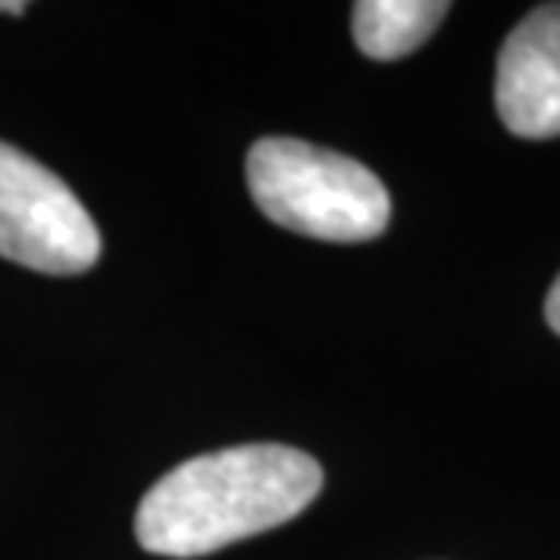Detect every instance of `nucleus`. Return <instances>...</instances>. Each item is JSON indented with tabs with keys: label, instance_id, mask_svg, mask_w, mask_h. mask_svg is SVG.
Wrapping results in <instances>:
<instances>
[{
	"label": "nucleus",
	"instance_id": "nucleus-7",
	"mask_svg": "<svg viewBox=\"0 0 560 560\" xmlns=\"http://www.w3.org/2000/svg\"><path fill=\"white\" fill-rule=\"evenodd\" d=\"M0 11H8V15H22V11H26V4H22V0H0Z\"/></svg>",
	"mask_w": 560,
	"mask_h": 560
},
{
	"label": "nucleus",
	"instance_id": "nucleus-1",
	"mask_svg": "<svg viewBox=\"0 0 560 560\" xmlns=\"http://www.w3.org/2000/svg\"><path fill=\"white\" fill-rule=\"evenodd\" d=\"M320 488V463L299 447H222L175 466L145 491L136 535L156 557H205L295 521Z\"/></svg>",
	"mask_w": 560,
	"mask_h": 560
},
{
	"label": "nucleus",
	"instance_id": "nucleus-6",
	"mask_svg": "<svg viewBox=\"0 0 560 560\" xmlns=\"http://www.w3.org/2000/svg\"><path fill=\"white\" fill-rule=\"evenodd\" d=\"M546 324L560 335V277L553 280L550 295H546Z\"/></svg>",
	"mask_w": 560,
	"mask_h": 560
},
{
	"label": "nucleus",
	"instance_id": "nucleus-5",
	"mask_svg": "<svg viewBox=\"0 0 560 560\" xmlns=\"http://www.w3.org/2000/svg\"><path fill=\"white\" fill-rule=\"evenodd\" d=\"M444 15V0H361L353 4V40L368 59H405L433 37Z\"/></svg>",
	"mask_w": 560,
	"mask_h": 560
},
{
	"label": "nucleus",
	"instance_id": "nucleus-2",
	"mask_svg": "<svg viewBox=\"0 0 560 560\" xmlns=\"http://www.w3.org/2000/svg\"><path fill=\"white\" fill-rule=\"evenodd\" d=\"M248 189L266 219L313 241L364 244L389 226L383 178L353 156L302 139L255 142Z\"/></svg>",
	"mask_w": 560,
	"mask_h": 560
},
{
	"label": "nucleus",
	"instance_id": "nucleus-3",
	"mask_svg": "<svg viewBox=\"0 0 560 560\" xmlns=\"http://www.w3.org/2000/svg\"><path fill=\"white\" fill-rule=\"evenodd\" d=\"M103 252L77 194L51 167L0 142V255L26 270L73 277Z\"/></svg>",
	"mask_w": 560,
	"mask_h": 560
},
{
	"label": "nucleus",
	"instance_id": "nucleus-4",
	"mask_svg": "<svg viewBox=\"0 0 560 560\" xmlns=\"http://www.w3.org/2000/svg\"><path fill=\"white\" fill-rule=\"evenodd\" d=\"M495 109L517 139L560 136V4L535 8L502 44Z\"/></svg>",
	"mask_w": 560,
	"mask_h": 560
}]
</instances>
